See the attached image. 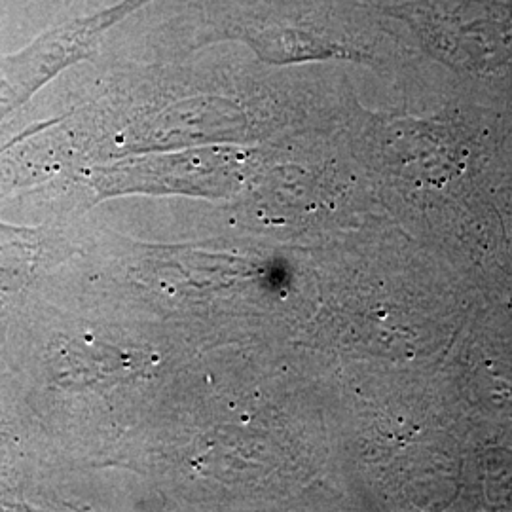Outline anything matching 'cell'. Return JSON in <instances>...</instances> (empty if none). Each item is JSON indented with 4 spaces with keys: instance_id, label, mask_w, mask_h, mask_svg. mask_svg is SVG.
<instances>
[{
    "instance_id": "obj_1",
    "label": "cell",
    "mask_w": 512,
    "mask_h": 512,
    "mask_svg": "<svg viewBox=\"0 0 512 512\" xmlns=\"http://www.w3.org/2000/svg\"><path fill=\"white\" fill-rule=\"evenodd\" d=\"M384 12L454 71H512V0H412Z\"/></svg>"
}]
</instances>
